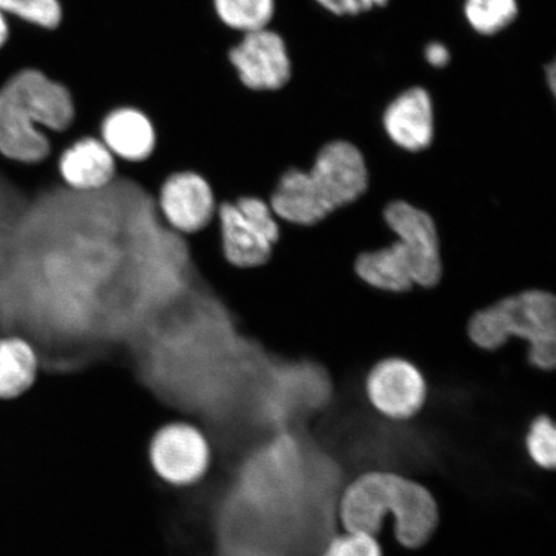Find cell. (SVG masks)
I'll use <instances>...</instances> for the list:
<instances>
[{"instance_id":"cell-1","label":"cell","mask_w":556,"mask_h":556,"mask_svg":"<svg viewBox=\"0 0 556 556\" xmlns=\"http://www.w3.org/2000/svg\"><path fill=\"white\" fill-rule=\"evenodd\" d=\"M338 516L346 532L378 536L388 516L402 546L419 548L433 538L440 509L427 486L389 471H370L348 484Z\"/></svg>"},{"instance_id":"cell-2","label":"cell","mask_w":556,"mask_h":556,"mask_svg":"<svg viewBox=\"0 0 556 556\" xmlns=\"http://www.w3.org/2000/svg\"><path fill=\"white\" fill-rule=\"evenodd\" d=\"M76 119L72 90L38 67H24L0 86V152L18 163L43 162L50 139L39 130L65 131Z\"/></svg>"},{"instance_id":"cell-3","label":"cell","mask_w":556,"mask_h":556,"mask_svg":"<svg viewBox=\"0 0 556 556\" xmlns=\"http://www.w3.org/2000/svg\"><path fill=\"white\" fill-rule=\"evenodd\" d=\"M367 187L363 152L351 142L333 141L319 150L309 170L291 168L282 173L269 205L277 218L309 227L354 203Z\"/></svg>"},{"instance_id":"cell-4","label":"cell","mask_w":556,"mask_h":556,"mask_svg":"<svg viewBox=\"0 0 556 556\" xmlns=\"http://www.w3.org/2000/svg\"><path fill=\"white\" fill-rule=\"evenodd\" d=\"M472 343L497 351L509 339L528 344V361L541 371H551L556 361V301L545 290H527L475 313L468 325Z\"/></svg>"},{"instance_id":"cell-5","label":"cell","mask_w":556,"mask_h":556,"mask_svg":"<svg viewBox=\"0 0 556 556\" xmlns=\"http://www.w3.org/2000/svg\"><path fill=\"white\" fill-rule=\"evenodd\" d=\"M148 456L160 481L176 489L203 481L213 463L206 434L189 421H170L156 429L149 442Z\"/></svg>"},{"instance_id":"cell-6","label":"cell","mask_w":556,"mask_h":556,"mask_svg":"<svg viewBox=\"0 0 556 556\" xmlns=\"http://www.w3.org/2000/svg\"><path fill=\"white\" fill-rule=\"evenodd\" d=\"M228 62L240 85L255 93L277 92L293 76L287 41L269 27L242 34L229 48Z\"/></svg>"},{"instance_id":"cell-7","label":"cell","mask_w":556,"mask_h":556,"mask_svg":"<svg viewBox=\"0 0 556 556\" xmlns=\"http://www.w3.org/2000/svg\"><path fill=\"white\" fill-rule=\"evenodd\" d=\"M368 402L379 414L393 421H406L426 405V378L413 363L391 357L380 361L365 380Z\"/></svg>"},{"instance_id":"cell-8","label":"cell","mask_w":556,"mask_h":556,"mask_svg":"<svg viewBox=\"0 0 556 556\" xmlns=\"http://www.w3.org/2000/svg\"><path fill=\"white\" fill-rule=\"evenodd\" d=\"M386 224L413 256L416 287L434 288L442 278V256L434 220L422 208L397 200L384 211Z\"/></svg>"},{"instance_id":"cell-9","label":"cell","mask_w":556,"mask_h":556,"mask_svg":"<svg viewBox=\"0 0 556 556\" xmlns=\"http://www.w3.org/2000/svg\"><path fill=\"white\" fill-rule=\"evenodd\" d=\"M159 205L169 226L187 235L204 231L217 214V197L212 185L192 170L174 172L164 179Z\"/></svg>"},{"instance_id":"cell-10","label":"cell","mask_w":556,"mask_h":556,"mask_svg":"<svg viewBox=\"0 0 556 556\" xmlns=\"http://www.w3.org/2000/svg\"><path fill=\"white\" fill-rule=\"evenodd\" d=\"M382 127L402 150L428 149L434 137V104L428 90L422 87L403 90L384 110Z\"/></svg>"},{"instance_id":"cell-11","label":"cell","mask_w":556,"mask_h":556,"mask_svg":"<svg viewBox=\"0 0 556 556\" xmlns=\"http://www.w3.org/2000/svg\"><path fill=\"white\" fill-rule=\"evenodd\" d=\"M101 139L115 157L128 163H144L154 154L157 131L143 110L121 106L103 116Z\"/></svg>"},{"instance_id":"cell-12","label":"cell","mask_w":556,"mask_h":556,"mask_svg":"<svg viewBox=\"0 0 556 556\" xmlns=\"http://www.w3.org/2000/svg\"><path fill=\"white\" fill-rule=\"evenodd\" d=\"M220 247L226 261L235 268L252 269L267 264L276 243L243 217L233 201L217 207Z\"/></svg>"},{"instance_id":"cell-13","label":"cell","mask_w":556,"mask_h":556,"mask_svg":"<svg viewBox=\"0 0 556 556\" xmlns=\"http://www.w3.org/2000/svg\"><path fill=\"white\" fill-rule=\"evenodd\" d=\"M116 160L102 139L81 137L62 152L59 162L65 184L78 191L101 190L116 174Z\"/></svg>"},{"instance_id":"cell-14","label":"cell","mask_w":556,"mask_h":556,"mask_svg":"<svg viewBox=\"0 0 556 556\" xmlns=\"http://www.w3.org/2000/svg\"><path fill=\"white\" fill-rule=\"evenodd\" d=\"M354 269L368 287L387 293H405L416 287L413 256L399 240L389 247L361 254Z\"/></svg>"},{"instance_id":"cell-15","label":"cell","mask_w":556,"mask_h":556,"mask_svg":"<svg viewBox=\"0 0 556 556\" xmlns=\"http://www.w3.org/2000/svg\"><path fill=\"white\" fill-rule=\"evenodd\" d=\"M38 370V356L30 343L21 338L0 340V399H16L29 391Z\"/></svg>"},{"instance_id":"cell-16","label":"cell","mask_w":556,"mask_h":556,"mask_svg":"<svg viewBox=\"0 0 556 556\" xmlns=\"http://www.w3.org/2000/svg\"><path fill=\"white\" fill-rule=\"evenodd\" d=\"M215 15L227 29L241 34L268 27L275 17V0H212Z\"/></svg>"},{"instance_id":"cell-17","label":"cell","mask_w":556,"mask_h":556,"mask_svg":"<svg viewBox=\"0 0 556 556\" xmlns=\"http://www.w3.org/2000/svg\"><path fill=\"white\" fill-rule=\"evenodd\" d=\"M517 0H465L464 16L482 37H493L504 31L517 20Z\"/></svg>"},{"instance_id":"cell-18","label":"cell","mask_w":556,"mask_h":556,"mask_svg":"<svg viewBox=\"0 0 556 556\" xmlns=\"http://www.w3.org/2000/svg\"><path fill=\"white\" fill-rule=\"evenodd\" d=\"M0 11L35 29L52 31L64 21L61 0H0Z\"/></svg>"},{"instance_id":"cell-19","label":"cell","mask_w":556,"mask_h":556,"mask_svg":"<svg viewBox=\"0 0 556 556\" xmlns=\"http://www.w3.org/2000/svg\"><path fill=\"white\" fill-rule=\"evenodd\" d=\"M555 427L551 417L540 415L531 422L526 435V450L533 464L553 470L556 463Z\"/></svg>"},{"instance_id":"cell-20","label":"cell","mask_w":556,"mask_h":556,"mask_svg":"<svg viewBox=\"0 0 556 556\" xmlns=\"http://www.w3.org/2000/svg\"><path fill=\"white\" fill-rule=\"evenodd\" d=\"M321 556H382V552L377 536L346 532L331 539L323 546Z\"/></svg>"},{"instance_id":"cell-21","label":"cell","mask_w":556,"mask_h":556,"mask_svg":"<svg viewBox=\"0 0 556 556\" xmlns=\"http://www.w3.org/2000/svg\"><path fill=\"white\" fill-rule=\"evenodd\" d=\"M315 2L333 16L354 17L374 9H381L389 3V0H315Z\"/></svg>"},{"instance_id":"cell-22","label":"cell","mask_w":556,"mask_h":556,"mask_svg":"<svg viewBox=\"0 0 556 556\" xmlns=\"http://www.w3.org/2000/svg\"><path fill=\"white\" fill-rule=\"evenodd\" d=\"M424 59L428 64L435 68H443L450 64L451 53L446 46L441 41H432L424 50Z\"/></svg>"},{"instance_id":"cell-23","label":"cell","mask_w":556,"mask_h":556,"mask_svg":"<svg viewBox=\"0 0 556 556\" xmlns=\"http://www.w3.org/2000/svg\"><path fill=\"white\" fill-rule=\"evenodd\" d=\"M11 34V24L10 17L5 15L2 11H0V50L5 46L7 41L10 39Z\"/></svg>"},{"instance_id":"cell-24","label":"cell","mask_w":556,"mask_h":556,"mask_svg":"<svg viewBox=\"0 0 556 556\" xmlns=\"http://www.w3.org/2000/svg\"><path fill=\"white\" fill-rule=\"evenodd\" d=\"M548 75V86H551L552 92H555V64L552 62L551 66L546 68Z\"/></svg>"}]
</instances>
